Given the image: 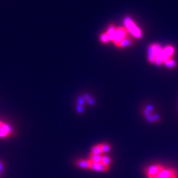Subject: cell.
Returning a JSON list of instances; mask_svg holds the SVG:
<instances>
[{
	"label": "cell",
	"instance_id": "1",
	"mask_svg": "<svg viewBox=\"0 0 178 178\" xmlns=\"http://www.w3.org/2000/svg\"><path fill=\"white\" fill-rule=\"evenodd\" d=\"M163 46L158 43H154L149 45L148 48V61L150 64H154L158 66H162V60H161V55H162Z\"/></svg>",
	"mask_w": 178,
	"mask_h": 178
},
{
	"label": "cell",
	"instance_id": "2",
	"mask_svg": "<svg viewBox=\"0 0 178 178\" xmlns=\"http://www.w3.org/2000/svg\"><path fill=\"white\" fill-rule=\"evenodd\" d=\"M124 27L126 28L129 34L134 39H140L143 36L142 30L136 25L134 21L129 17H126L124 19Z\"/></svg>",
	"mask_w": 178,
	"mask_h": 178
},
{
	"label": "cell",
	"instance_id": "3",
	"mask_svg": "<svg viewBox=\"0 0 178 178\" xmlns=\"http://www.w3.org/2000/svg\"><path fill=\"white\" fill-rule=\"evenodd\" d=\"M128 36H129V32L124 26L123 27H116V31H115L111 42L115 45V46H116L119 43L121 42L123 40H125V38L128 37Z\"/></svg>",
	"mask_w": 178,
	"mask_h": 178
},
{
	"label": "cell",
	"instance_id": "4",
	"mask_svg": "<svg viewBox=\"0 0 178 178\" xmlns=\"http://www.w3.org/2000/svg\"><path fill=\"white\" fill-rule=\"evenodd\" d=\"M163 168H164V167L160 164L151 165V166H149V167L145 168L144 172L149 178H156L158 175V173H159Z\"/></svg>",
	"mask_w": 178,
	"mask_h": 178
},
{
	"label": "cell",
	"instance_id": "5",
	"mask_svg": "<svg viewBox=\"0 0 178 178\" xmlns=\"http://www.w3.org/2000/svg\"><path fill=\"white\" fill-rule=\"evenodd\" d=\"M178 177V171L174 168H163L158 173L156 178H170V177Z\"/></svg>",
	"mask_w": 178,
	"mask_h": 178
},
{
	"label": "cell",
	"instance_id": "6",
	"mask_svg": "<svg viewBox=\"0 0 178 178\" xmlns=\"http://www.w3.org/2000/svg\"><path fill=\"white\" fill-rule=\"evenodd\" d=\"M14 134L13 127L12 126L8 123H4L3 127L0 129V138H7L8 136Z\"/></svg>",
	"mask_w": 178,
	"mask_h": 178
},
{
	"label": "cell",
	"instance_id": "7",
	"mask_svg": "<svg viewBox=\"0 0 178 178\" xmlns=\"http://www.w3.org/2000/svg\"><path fill=\"white\" fill-rule=\"evenodd\" d=\"M134 38L132 37V36H128L125 39V40H123L120 43H119L116 47L119 48V49H125V48H128V47H130L132 46L134 43Z\"/></svg>",
	"mask_w": 178,
	"mask_h": 178
},
{
	"label": "cell",
	"instance_id": "8",
	"mask_svg": "<svg viewBox=\"0 0 178 178\" xmlns=\"http://www.w3.org/2000/svg\"><path fill=\"white\" fill-rule=\"evenodd\" d=\"M110 166L104 165L102 163H91L90 169L96 171H107L109 170Z\"/></svg>",
	"mask_w": 178,
	"mask_h": 178
},
{
	"label": "cell",
	"instance_id": "9",
	"mask_svg": "<svg viewBox=\"0 0 178 178\" xmlns=\"http://www.w3.org/2000/svg\"><path fill=\"white\" fill-rule=\"evenodd\" d=\"M76 166L82 169H90L91 161L89 159H78L75 162Z\"/></svg>",
	"mask_w": 178,
	"mask_h": 178
},
{
	"label": "cell",
	"instance_id": "10",
	"mask_svg": "<svg viewBox=\"0 0 178 178\" xmlns=\"http://www.w3.org/2000/svg\"><path fill=\"white\" fill-rule=\"evenodd\" d=\"M83 97H84L85 101H86V103L88 104L89 106L93 107L94 105L96 104V99L92 96L91 94L88 93V92H86L85 94H83Z\"/></svg>",
	"mask_w": 178,
	"mask_h": 178
},
{
	"label": "cell",
	"instance_id": "11",
	"mask_svg": "<svg viewBox=\"0 0 178 178\" xmlns=\"http://www.w3.org/2000/svg\"><path fill=\"white\" fill-rule=\"evenodd\" d=\"M89 160L91 163H102V154H91L89 156Z\"/></svg>",
	"mask_w": 178,
	"mask_h": 178
},
{
	"label": "cell",
	"instance_id": "12",
	"mask_svg": "<svg viewBox=\"0 0 178 178\" xmlns=\"http://www.w3.org/2000/svg\"><path fill=\"white\" fill-rule=\"evenodd\" d=\"M177 65L178 63L176 62V60L174 58H172L170 59L169 60H167V62L164 64V66L168 68V69H174V68H176L177 66Z\"/></svg>",
	"mask_w": 178,
	"mask_h": 178
},
{
	"label": "cell",
	"instance_id": "13",
	"mask_svg": "<svg viewBox=\"0 0 178 178\" xmlns=\"http://www.w3.org/2000/svg\"><path fill=\"white\" fill-rule=\"evenodd\" d=\"M101 149H102V154H107L111 151L112 149L111 145L108 143H103V144H100Z\"/></svg>",
	"mask_w": 178,
	"mask_h": 178
},
{
	"label": "cell",
	"instance_id": "14",
	"mask_svg": "<svg viewBox=\"0 0 178 178\" xmlns=\"http://www.w3.org/2000/svg\"><path fill=\"white\" fill-rule=\"evenodd\" d=\"M99 39H100L101 42L104 45H107L110 42L109 38H108V36H107V33H106V31L101 34L100 36H99Z\"/></svg>",
	"mask_w": 178,
	"mask_h": 178
},
{
	"label": "cell",
	"instance_id": "15",
	"mask_svg": "<svg viewBox=\"0 0 178 178\" xmlns=\"http://www.w3.org/2000/svg\"><path fill=\"white\" fill-rule=\"evenodd\" d=\"M91 154H102V149H101L100 144L94 145L93 147L92 148V149H91Z\"/></svg>",
	"mask_w": 178,
	"mask_h": 178
},
{
	"label": "cell",
	"instance_id": "16",
	"mask_svg": "<svg viewBox=\"0 0 178 178\" xmlns=\"http://www.w3.org/2000/svg\"><path fill=\"white\" fill-rule=\"evenodd\" d=\"M102 163L104 165H107V166H110V164L111 163V158H110L109 156H102Z\"/></svg>",
	"mask_w": 178,
	"mask_h": 178
},
{
	"label": "cell",
	"instance_id": "17",
	"mask_svg": "<svg viewBox=\"0 0 178 178\" xmlns=\"http://www.w3.org/2000/svg\"><path fill=\"white\" fill-rule=\"evenodd\" d=\"M152 118H153V123H158L161 120L160 116L156 113V112H154L152 114Z\"/></svg>",
	"mask_w": 178,
	"mask_h": 178
},
{
	"label": "cell",
	"instance_id": "18",
	"mask_svg": "<svg viewBox=\"0 0 178 178\" xmlns=\"http://www.w3.org/2000/svg\"><path fill=\"white\" fill-rule=\"evenodd\" d=\"M77 104L81 105V106H83L84 107L85 104H86V101H85L83 96H78L77 98Z\"/></svg>",
	"mask_w": 178,
	"mask_h": 178
},
{
	"label": "cell",
	"instance_id": "19",
	"mask_svg": "<svg viewBox=\"0 0 178 178\" xmlns=\"http://www.w3.org/2000/svg\"><path fill=\"white\" fill-rule=\"evenodd\" d=\"M76 109H77V112H78V114H82L85 112V107H83V106H81V105L77 104Z\"/></svg>",
	"mask_w": 178,
	"mask_h": 178
},
{
	"label": "cell",
	"instance_id": "20",
	"mask_svg": "<svg viewBox=\"0 0 178 178\" xmlns=\"http://www.w3.org/2000/svg\"><path fill=\"white\" fill-rule=\"evenodd\" d=\"M145 108V109L147 110V111H149V112H151V113H154V112H155L154 111V107L153 106V105L151 104H148V105H145L144 107Z\"/></svg>",
	"mask_w": 178,
	"mask_h": 178
},
{
	"label": "cell",
	"instance_id": "21",
	"mask_svg": "<svg viewBox=\"0 0 178 178\" xmlns=\"http://www.w3.org/2000/svg\"><path fill=\"white\" fill-rule=\"evenodd\" d=\"M4 167H5L4 163H3L2 160H0V176L2 175L3 171H4Z\"/></svg>",
	"mask_w": 178,
	"mask_h": 178
},
{
	"label": "cell",
	"instance_id": "22",
	"mask_svg": "<svg viewBox=\"0 0 178 178\" xmlns=\"http://www.w3.org/2000/svg\"><path fill=\"white\" fill-rule=\"evenodd\" d=\"M3 122L0 120V129H1V128H2V127H3Z\"/></svg>",
	"mask_w": 178,
	"mask_h": 178
},
{
	"label": "cell",
	"instance_id": "23",
	"mask_svg": "<svg viewBox=\"0 0 178 178\" xmlns=\"http://www.w3.org/2000/svg\"><path fill=\"white\" fill-rule=\"evenodd\" d=\"M170 178H178V177H175V176H173V177H170Z\"/></svg>",
	"mask_w": 178,
	"mask_h": 178
}]
</instances>
